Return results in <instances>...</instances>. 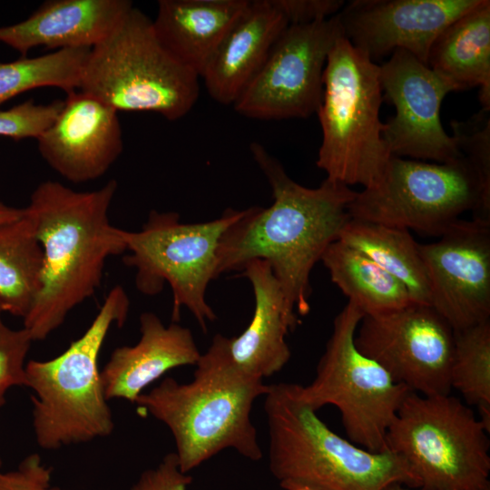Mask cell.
Wrapping results in <instances>:
<instances>
[{"mask_svg": "<svg viewBox=\"0 0 490 490\" xmlns=\"http://www.w3.org/2000/svg\"><path fill=\"white\" fill-rule=\"evenodd\" d=\"M250 149L271 187L273 202L243 210L225 230L217 250V276L241 271L251 260H266L287 305L305 316L310 309L311 270L351 220L348 208L357 191L328 179L318 188H307L261 144L253 142Z\"/></svg>", "mask_w": 490, "mask_h": 490, "instance_id": "obj_1", "label": "cell"}, {"mask_svg": "<svg viewBox=\"0 0 490 490\" xmlns=\"http://www.w3.org/2000/svg\"><path fill=\"white\" fill-rule=\"evenodd\" d=\"M288 25L275 0L249 1L201 75L211 98L233 104Z\"/></svg>", "mask_w": 490, "mask_h": 490, "instance_id": "obj_21", "label": "cell"}, {"mask_svg": "<svg viewBox=\"0 0 490 490\" xmlns=\"http://www.w3.org/2000/svg\"><path fill=\"white\" fill-rule=\"evenodd\" d=\"M199 78L162 45L152 20L132 7L91 48L78 90L118 113L152 112L176 121L195 104Z\"/></svg>", "mask_w": 490, "mask_h": 490, "instance_id": "obj_7", "label": "cell"}, {"mask_svg": "<svg viewBox=\"0 0 490 490\" xmlns=\"http://www.w3.org/2000/svg\"><path fill=\"white\" fill-rule=\"evenodd\" d=\"M419 250L430 305L454 330L490 320V225L459 220Z\"/></svg>", "mask_w": 490, "mask_h": 490, "instance_id": "obj_15", "label": "cell"}, {"mask_svg": "<svg viewBox=\"0 0 490 490\" xmlns=\"http://www.w3.org/2000/svg\"><path fill=\"white\" fill-rule=\"evenodd\" d=\"M426 64L457 91L479 87L482 109L490 111V1L447 25L433 42Z\"/></svg>", "mask_w": 490, "mask_h": 490, "instance_id": "obj_23", "label": "cell"}, {"mask_svg": "<svg viewBox=\"0 0 490 490\" xmlns=\"http://www.w3.org/2000/svg\"><path fill=\"white\" fill-rule=\"evenodd\" d=\"M33 339L24 328L13 329L0 319V408L15 386L27 387L25 358Z\"/></svg>", "mask_w": 490, "mask_h": 490, "instance_id": "obj_31", "label": "cell"}, {"mask_svg": "<svg viewBox=\"0 0 490 490\" xmlns=\"http://www.w3.org/2000/svg\"><path fill=\"white\" fill-rule=\"evenodd\" d=\"M363 317L355 304L347 303L334 319L314 379L307 386L298 384V393L316 411L327 405L336 407L349 441L383 452L387 450L388 427L411 390L356 347Z\"/></svg>", "mask_w": 490, "mask_h": 490, "instance_id": "obj_11", "label": "cell"}, {"mask_svg": "<svg viewBox=\"0 0 490 490\" xmlns=\"http://www.w3.org/2000/svg\"><path fill=\"white\" fill-rule=\"evenodd\" d=\"M320 260L328 270L332 282L364 316L395 310L413 303L399 280L339 240L327 248Z\"/></svg>", "mask_w": 490, "mask_h": 490, "instance_id": "obj_25", "label": "cell"}, {"mask_svg": "<svg viewBox=\"0 0 490 490\" xmlns=\"http://www.w3.org/2000/svg\"><path fill=\"white\" fill-rule=\"evenodd\" d=\"M243 212L229 208L213 220L183 223L177 212L152 211L138 231L123 230L126 266L136 270L135 285L144 295L159 294L165 283L172 292V322L187 308L206 331L216 314L206 300L217 276V250L225 230Z\"/></svg>", "mask_w": 490, "mask_h": 490, "instance_id": "obj_10", "label": "cell"}, {"mask_svg": "<svg viewBox=\"0 0 490 490\" xmlns=\"http://www.w3.org/2000/svg\"><path fill=\"white\" fill-rule=\"evenodd\" d=\"M63 100L36 103L28 100L7 110H0V136L15 141L37 139L55 120Z\"/></svg>", "mask_w": 490, "mask_h": 490, "instance_id": "obj_30", "label": "cell"}, {"mask_svg": "<svg viewBox=\"0 0 490 490\" xmlns=\"http://www.w3.org/2000/svg\"><path fill=\"white\" fill-rule=\"evenodd\" d=\"M0 490H64L52 483V468L41 456L31 454L17 467L7 472L0 471Z\"/></svg>", "mask_w": 490, "mask_h": 490, "instance_id": "obj_32", "label": "cell"}, {"mask_svg": "<svg viewBox=\"0 0 490 490\" xmlns=\"http://www.w3.org/2000/svg\"><path fill=\"white\" fill-rule=\"evenodd\" d=\"M1 466H2V462H1V459H0V467H1Z\"/></svg>", "mask_w": 490, "mask_h": 490, "instance_id": "obj_40", "label": "cell"}, {"mask_svg": "<svg viewBox=\"0 0 490 490\" xmlns=\"http://www.w3.org/2000/svg\"><path fill=\"white\" fill-rule=\"evenodd\" d=\"M338 240L365 254L399 280L413 302L430 305L429 284L419 243L408 230L351 218Z\"/></svg>", "mask_w": 490, "mask_h": 490, "instance_id": "obj_24", "label": "cell"}, {"mask_svg": "<svg viewBox=\"0 0 490 490\" xmlns=\"http://www.w3.org/2000/svg\"><path fill=\"white\" fill-rule=\"evenodd\" d=\"M380 83L396 114L382 133L393 156L446 162L462 153L444 130L440 107L456 86L410 53L397 49L379 65Z\"/></svg>", "mask_w": 490, "mask_h": 490, "instance_id": "obj_14", "label": "cell"}, {"mask_svg": "<svg viewBox=\"0 0 490 490\" xmlns=\"http://www.w3.org/2000/svg\"><path fill=\"white\" fill-rule=\"evenodd\" d=\"M195 366L191 382L166 377L141 394L135 404L170 429L184 473L227 448L260 460L262 451L250 412L254 401L268 392L269 385L232 363L220 334L213 337Z\"/></svg>", "mask_w": 490, "mask_h": 490, "instance_id": "obj_3", "label": "cell"}, {"mask_svg": "<svg viewBox=\"0 0 490 490\" xmlns=\"http://www.w3.org/2000/svg\"><path fill=\"white\" fill-rule=\"evenodd\" d=\"M488 435L456 397L411 391L388 427L386 444L407 463L422 490H483L490 485Z\"/></svg>", "mask_w": 490, "mask_h": 490, "instance_id": "obj_8", "label": "cell"}, {"mask_svg": "<svg viewBox=\"0 0 490 490\" xmlns=\"http://www.w3.org/2000/svg\"><path fill=\"white\" fill-rule=\"evenodd\" d=\"M129 297L122 286L107 294L85 332L48 360L25 365L35 439L44 450L105 437L114 429L99 370L100 351L110 328L127 319Z\"/></svg>", "mask_w": 490, "mask_h": 490, "instance_id": "obj_5", "label": "cell"}, {"mask_svg": "<svg viewBox=\"0 0 490 490\" xmlns=\"http://www.w3.org/2000/svg\"><path fill=\"white\" fill-rule=\"evenodd\" d=\"M290 490H314V489H311V488H309V487H296V488H292Z\"/></svg>", "mask_w": 490, "mask_h": 490, "instance_id": "obj_37", "label": "cell"}, {"mask_svg": "<svg viewBox=\"0 0 490 490\" xmlns=\"http://www.w3.org/2000/svg\"><path fill=\"white\" fill-rule=\"evenodd\" d=\"M264 410L270 470L285 490H383L391 484L418 488L399 455L371 452L333 432L299 396L298 384L269 385Z\"/></svg>", "mask_w": 490, "mask_h": 490, "instance_id": "obj_4", "label": "cell"}, {"mask_svg": "<svg viewBox=\"0 0 490 490\" xmlns=\"http://www.w3.org/2000/svg\"><path fill=\"white\" fill-rule=\"evenodd\" d=\"M249 0H160L152 20L167 51L200 77Z\"/></svg>", "mask_w": 490, "mask_h": 490, "instance_id": "obj_22", "label": "cell"}, {"mask_svg": "<svg viewBox=\"0 0 490 490\" xmlns=\"http://www.w3.org/2000/svg\"><path fill=\"white\" fill-rule=\"evenodd\" d=\"M355 344L411 391L423 396L450 394L454 329L432 306L413 302L365 315Z\"/></svg>", "mask_w": 490, "mask_h": 490, "instance_id": "obj_13", "label": "cell"}, {"mask_svg": "<svg viewBox=\"0 0 490 490\" xmlns=\"http://www.w3.org/2000/svg\"><path fill=\"white\" fill-rule=\"evenodd\" d=\"M481 1L352 0L338 15L343 36L372 62L400 49L426 64L439 34Z\"/></svg>", "mask_w": 490, "mask_h": 490, "instance_id": "obj_16", "label": "cell"}, {"mask_svg": "<svg viewBox=\"0 0 490 490\" xmlns=\"http://www.w3.org/2000/svg\"><path fill=\"white\" fill-rule=\"evenodd\" d=\"M191 482L192 476L181 471L172 452L155 467L143 471L129 490H187Z\"/></svg>", "mask_w": 490, "mask_h": 490, "instance_id": "obj_33", "label": "cell"}, {"mask_svg": "<svg viewBox=\"0 0 490 490\" xmlns=\"http://www.w3.org/2000/svg\"><path fill=\"white\" fill-rule=\"evenodd\" d=\"M53 123L43 132L37 148L47 164L69 181L102 177L121 155L122 132L118 112L93 95L66 93Z\"/></svg>", "mask_w": 490, "mask_h": 490, "instance_id": "obj_17", "label": "cell"}, {"mask_svg": "<svg viewBox=\"0 0 490 490\" xmlns=\"http://www.w3.org/2000/svg\"><path fill=\"white\" fill-rule=\"evenodd\" d=\"M44 253L34 223L24 215L0 224V303L4 311L24 318L42 285Z\"/></svg>", "mask_w": 490, "mask_h": 490, "instance_id": "obj_26", "label": "cell"}, {"mask_svg": "<svg viewBox=\"0 0 490 490\" xmlns=\"http://www.w3.org/2000/svg\"><path fill=\"white\" fill-rule=\"evenodd\" d=\"M451 386L477 407L490 432V320L454 330Z\"/></svg>", "mask_w": 490, "mask_h": 490, "instance_id": "obj_28", "label": "cell"}, {"mask_svg": "<svg viewBox=\"0 0 490 490\" xmlns=\"http://www.w3.org/2000/svg\"><path fill=\"white\" fill-rule=\"evenodd\" d=\"M352 219L438 236L473 212V220L490 225V201L463 156L429 163L392 156L380 181L356 192L348 204Z\"/></svg>", "mask_w": 490, "mask_h": 490, "instance_id": "obj_9", "label": "cell"}, {"mask_svg": "<svg viewBox=\"0 0 490 490\" xmlns=\"http://www.w3.org/2000/svg\"><path fill=\"white\" fill-rule=\"evenodd\" d=\"M383 490H411V489L409 487L404 485L396 483V484H391V485H387Z\"/></svg>", "mask_w": 490, "mask_h": 490, "instance_id": "obj_36", "label": "cell"}, {"mask_svg": "<svg viewBox=\"0 0 490 490\" xmlns=\"http://www.w3.org/2000/svg\"><path fill=\"white\" fill-rule=\"evenodd\" d=\"M91 48H68L36 57L0 61V104L40 87L78 90Z\"/></svg>", "mask_w": 490, "mask_h": 490, "instance_id": "obj_27", "label": "cell"}, {"mask_svg": "<svg viewBox=\"0 0 490 490\" xmlns=\"http://www.w3.org/2000/svg\"><path fill=\"white\" fill-rule=\"evenodd\" d=\"M24 213V208L8 206L0 201V224L15 220Z\"/></svg>", "mask_w": 490, "mask_h": 490, "instance_id": "obj_35", "label": "cell"}, {"mask_svg": "<svg viewBox=\"0 0 490 490\" xmlns=\"http://www.w3.org/2000/svg\"><path fill=\"white\" fill-rule=\"evenodd\" d=\"M379 65L344 36L330 50L317 110L322 131L317 166L329 181L372 188L393 156L382 133Z\"/></svg>", "mask_w": 490, "mask_h": 490, "instance_id": "obj_6", "label": "cell"}, {"mask_svg": "<svg viewBox=\"0 0 490 490\" xmlns=\"http://www.w3.org/2000/svg\"><path fill=\"white\" fill-rule=\"evenodd\" d=\"M341 36L338 14L320 22L289 24L232 104L236 112L259 120L307 118L316 113L327 59Z\"/></svg>", "mask_w": 490, "mask_h": 490, "instance_id": "obj_12", "label": "cell"}, {"mask_svg": "<svg viewBox=\"0 0 490 490\" xmlns=\"http://www.w3.org/2000/svg\"><path fill=\"white\" fill-rule=\"evenodd\" d=\"M490 111L464 122L452 121L456 146L475 172L485 197L490 201Z\"/></svg>", "mask_w": 490, "mask_h": 490, "instance_id": "obj_29", "label": "cell"}, {"mask_svg": "<svg viewBox=\"0 0 490 490\" xmlns=\"http://www.w3.org/2000/svg\"><path fill=\"white\" fill-rule=\"evenodd\" d=\"M3 311H4V310H3V308H2L1 303H0V319H1V313H2Z\"/></svg>", "mask_w": 490, "mask_h": 490, "instance_id": "obj_38", "label": "cell"}, {"mask_svg": "<svg viewBox=\"0 0 490 490\" xmlns=\"http://www.w3.org/2000/svg\"><path fill=\"white\" fill-rule=\"evenodd\" d=\"M289 24H305L326 20L340 12L342 0H275Z\"/></svg>", "mask_w": 490, "mask_h": 490, "instance_id": "obj_34", "label": "cell"}, {"mask_svg": "<svg viewBox=\"0 0 490 490\" xmlns=\"http://www.w3.org/2000/svg\"><path fill=\"white\" fill-rule=\"evenodd\" d=\"M140 331L139 341L116 348L101 370L107 400L135 403L150 384L175 368L196 365L201 355L188 328L178 322L165 326L152 312L140 316Z\"/></svg>", "mask_w": 490, "mask_h": 490, "instance_id": "obj_19", "label": "cell"}, {"mask_svg": "<svg viewBox=\"0 0 490 490\" xmlns=\"http://www.w3.org/2000/svg\"><path fill=\"white\" fill-rule=\"evenodd\" d=\"M240 276L247 278L251 284L254 312L241 334L232 338L220 335V340L236 367L263 379L280 371L289 362L291 353L286 336L299 320L287 305L268 261H250Z\"/></svg>", "mask_w": 490, "mask_h": 490, "instance_id": "obj_18", "label": "cell"}, {"mask_svg": "<svg viewBox=\"0 0 490 490\" xmlns=\"http://www.w3.org/2000/svg\"><path fill=\"white\" fill-rule=\"evenodd\" d=\"M133 7L129 0H48L22 22L0 26V43L22 57L38 46L92 48Z\"/></svg>", "mask_w": 490, "mask_h": 490, "instance_id": "obj_20", "label": "cell"}, {"mask_svg": "<svg viewBox=\"0 0 490 490\" xmlns=\"http://www.w3.org/2000/svg\"><path fill=\"white\" fill-rule=\"evenodd\" d=\"M483 490H490V485H489V486H487V487H485V489H483Z\"/></svg>", "mask_w": 490, "mask_h": 490, "instance_id": "obj_39", "label": "cell"}, {"mask_svg": "<svg viewBox=\"0 0 490 490\" xmlns=\"http://www.w3.org/2000/svg\"><path fill=\"white\" fill-rule=\"evenodd\" d=\"M116 190L115 180L91 191L46 181L32 192L25 210L44 253L41 289L24 318L33 341L45 339L92 297L106 260L126 251L123 230L109 219Z\"/></svg>", "mask_w": 490, "mask_h": 490, "instance_id": "obj_2", "label": "cell"}]
</instances>
